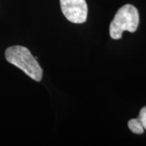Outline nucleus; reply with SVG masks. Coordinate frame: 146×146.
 I'll return each instance as SVG.
<instances>
[{
  "instance_id": "obj_5",
  "label": "nucleus",
  "mask_w": 146,
  "mask_h": 146,
  "mask_svg": "<svg viewBox=\"0 0 146 146\" xmlns=\"http://www.w3.org/2000/svg\"><path fill=\"white\" fill-rule=\"evenodd\" d=\"M137 119L141 122L144 129L146 130V106H145L144 108H142L141 110L140 114H139V117Z\"/></svg>"
},
{
  "instance_id": "obj_2",
  "label": "nucleus",
  "mask_w": 146,
  "mask_h": 146,
  "mask_svg": "<svg viewBox=\"0 0 146 146\" xmlns=\"http://www.w3.org/2000/svg\"><path fill=\"white\" fill-rule=\"evenodd\" d=\"M140 23L139 12L136 7L126 4L119 9L110 25V35L112 39L118 40L122 37L124 31L134 33Z\"/></svg>"
},
{
  "instance_id": "obj_3",
  "label": "nucleus",
  "mask_w": 146,
  "mask_h": 146,
  "mask_svg": "<svg viewBox=\"0 0 146 146\" xmlns=\"http://www.w3.org/2000/svg\"><path fill=\"white\" fill-rule=\"evenodd\" d=\"M61 10L67 20L74 24H83L87 20L88 6L85 0H59Z\"/></svg>"
},
{
  "instance_id": "obj_1",
  "label": "nucleus",
  "mask_w": 146,
  "mask_h": 146,
  "mask_svg": "<svg viewBox=\"0 0 146 146\" xmlns=\"http://www.w3.org/2000/svg\"><path fill=\"white\" fill-rule=\"evenodd\" d=\"M5 57L7 62L20 68L30 78L36 81L42 80V68L28 48L22 46L9 47L6 50Z\"/></svg>"
},
{
  "instance_id": "obj_4",
  "label": "nucleus",
  "mask_w": 146,
  "mask_h": 146,
  "mask_svg": "<svg viewBox=\"0 0 146 146\" xmlns=\"http://www.w3.org/2000/svg\"><path fill=\"white\" fill-rule=\"evenodd\" d=\"M128 127L135 134H142L144 132V127L138 119H131L128 121Z\"/></svg>"
}]
</instances>
